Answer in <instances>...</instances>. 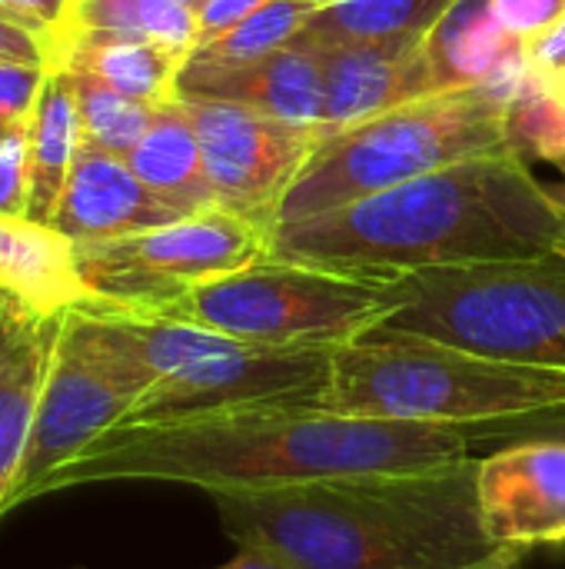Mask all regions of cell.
<instances>
[{"label":"cell","mask_w":565,"mask_h":569,"mask_svg":"<svg viewBox=\"0 0 565 569\" xmlns=\"http://www.w3.org/2000/svg\"><path fill=\"white\" fill-rule=\"evenodd\" d=\"M463 427L340 417L320 407H236L127 420L93 440L40 497L90 483H180L206 497L403 477L470 460Z\"/></svg>","instance_id":"obj_1"},{"label":"cell","mask_w":565,"mask_h":569,"mask_svg":"<svg viewBox=\"0 0 565 569\" xmlns=\"http://www.w3.org/2000/svg\"><path fill=\"white\" fill-rule=\"evenodd\" d=\"M565 213L519 150L473 157L340 210L273 227V257L413 277L446 267L526 260L559 250Z\"/></svg>","instance_id":"obj_2"},{"label":"cell","mask_w":565,"mask_h":569,"mask_svg":"<svg viewBox=\"0 0 565 569\" xmlns=\"http://www.w3.org/2000/svg\"><path fill=\"white\" fill-rule=\"evenodd\" d=\"M480 460L443 470L210 497L236 547H266L296 569H460L496 547L476 503Z\"/></svg>","instance_id":"obj_3"},{"label":"cell","mask_w":565,"mask_h":569,"mask_svg":"<svg viewBox=\"0 0 565 569\" xmlns=\"http://www.w3.org/2000/svg\"><path fill=\"white\" fill-rule=\"evenodd\" d=\"M73 310L97 343L140 380L143 397L130 420L236 407H320L330 377L333 350L323 347H263L186 320L103 303Z\"/></svg>","instance_id":"obj_4"},{"label":"cell","mask_w":565,"mask_h":569,"mask_svg":"<svg viewBox=\"0 0 565 569\" xmlns=\"http://www.w3.org/2000/svg\"><path fill=\"white\" fill-rule=\"evenodd\" d=\"M565 403V373L443 340L373 330L330 357L320 410L383 423L476 427Z\"/></svg>","instance_id":"obj_5"},{"label":"cell","mask_w":565,"mask_h":569,"mask_svg":"<svg viewBox=\"0 0 565 569\" xmlns=\"http://www.w3.org/2000/svg\"><path fill=\"white\" fill-rule=\"evenodd\" d=\"M509 100L470 87L383 110L326 133L280 203L276 227L320 217L473 157L509 153Z\"/></svg>","instance_id":"obj_6"},{"label":"cell","mask_w":565,"mask_h":569,"mask_svg":"<svg viewBox=\"0 0 565 569\" xmlns=\"http://www.w3.org/2000/svg\"><path fill=\"white\" fill-rule=\"evenodd\" d=\"M400 310L380 330L565 373V247L400 277Z\"/></svg>","instance_id":"obj_7"},{"label":"cell","mask_w":565,"mask_h":569,"mask_svg":"<svg viewBox=\"0 0 565 569\" xmlns=\"http://www.w3.org/2000/svg\"><path fill=\"white\" fill-rule=\"evenodd\" d=\"M400 277L343 273L266 257L210 280L153 317L186 320L263 347L336 350L400 310Z\"/></svg>","instance_id":"obj_8"},{"label":"cell","mask_w":565,"mask_h":569,"mask_svg":"<svg viewBox=\"0 0 565 569\" xmlns=\"http://www.w3.org/2000/svg\"><path fill=\"white\" fill-rule=\"evenodd\" d=\"M73 247L93 303L163 313L190 290L273 257V230L216 203L153 230Z\"/></svg>","instance_id":"obj_9"},{"label":"cell","mask_w":565,"mask_h":569,"mask_svg":"<svg viewBox=\"0 0 565 569\" xmlns=\"http://www.w3.org/2000/svg\"><path fill=\"white\" fill-rule=\"evenodd\" d=\"M140 397V380L97 343L77 310H67L7 513L40 500L43 483L107 430L130 420Z\"/></svg>","instance_id":"obj_10"},{"label":"cell","mask_w":565,"mask_h":569,"mask_svg":"<svg viewBox=\"0 0 565 569\" xmlns=\"http://www.w3.org/2000/svg\"><path fill=\"white\" fill-rule=\"evenodd\" d=\"M180 100L196 127L216 203L273 230L283 197L323 147L326 127L276 120L230 100Z\"/></svg>","instance_id":"obj_11"},{"label":"cell","mask_w":565,"mask_h":569,"mask_svg":"<svg viewBox=\"0 0 565 569\" xmlns=\"http://www.w3.org/2000/svg\"><path fill=\"white\" fill-rule=\"evenodd\" d=\"M476 503L496 550L565 547V440H519L483 457Z\"/></svg>","instance_id":"obj_12"},{"label":"cell","mask_w":565,"mask_h":569,"mask_svg":"<svg viewBox=\"0 0 565 569\" xmlns=\"http://www.w3.org/2000/svg\"><path fill=\"white\" fill-rule=\"evenodd\" d=\"M430 30L433 27H416L370 40L326 43V133L413 100L440 97L426 53Z\"/></svg>","instance_id":"obj_13"},{"label":"cell","mask_w":565,"mask_h":569,"mask_svg":"<svg viewBox=\"0 0 565 569\" xmlns=\"http://www.w3.org/2000/svg\"><path fill=\"white\" fill-rule=\"evenodd\" d=\"M180 97L230 100L276 120L323 127L326 113V43L310 30L290 47L243 67H183Z\"/></svg>","instance_id":"obj_14"},{"label":"cell","mask_w":565,"mask_h":569,"mask_svg":"<svg viewBox=\"0 0 565 569\" xmlns=\"http://www.w3.org/2000/svg\"><path fill=\"white\" fill-rule=\"evenodd\" d=\"M180 217L190 213L157 197L133 173L127 157L83 140L50 227L73 243H93L153 230Z\"/></svg>","instance_id":"obj_15"},{"label":"cell","mask_w":565,"mask_h":569,"mask_svg":"<svg viewBox=\"0 0 565 569\" xmlns=\"http://www.w3.org/2000/svg\"><path fill=\"white\" fill-rule=\"evenodd\" d=\"M63 317L37 313L0 293V520L20 477Z\"/></svg>","instance_id":"obj_16"},{"label":"cell","mask_w":565,"mask_h":569,"mask_svg":"<svg viewBox=\"0 0 565 569\" xmlns=\"http://www.w3.org/2000/svg\"><path fill=\"white\" fill-rule=\"evenodd\" d=\"M430 70L436 93H456L470 87H490L503 100L526 90V53L490 0H453L426 37Z\"/></svg>","instance_id":"obj_17"},{"label":"cell","mask_w":565,"mask_h":569,"mask_svg":"<svg viewBox=\"0 0 565 569\" xmlns=\"http://www.w3.org/2000/svg\"><path fill=\"white\" fill-rule=\"evenodd\" d=\"M0 293L37 313H67L93 303L77 270L70 237L27 217L0 213Z\"/></svg>","instance_id":"obj_18"},{"label":"cell","mask_w":565,"mask_h":569,"mask_svg":"<svg viewBox=\"0 0 565 569\" xmlns=\"http://www.w3.org/2000/svg\"><path fill=\"white\" fill-rule=\"evenodd\" d=\"M186 57L173 47L120 33H70L50 70L87 73L123 97L163 107L180 100V73Z\"/></svg>","instance_id":"obj_19"},{"label":"cell","mask_w":565,"mask_h":569,"mask_svg":"<svg viewBox=\"0 0 565 569\" xmlns=\"http://www.w3.org/2000/svg\"><path fill=\"white\" fill-rule=\"evenodd\" d=\"M30 200L27 220L53 223L60 193L73 170V160L83 143L80 107L67 70H47L40 97L30 113Z\"/></svg>","instance_id":"obj_20"},{"label":"cell","mask_w":565,"mask_h":569,"mask_svg":"<svg viewBox=\"0 0 565 569\" xmlns=\"http://www.w3.org/2000/svg\"><path fill=\"white\" fill-rule=\"evenodd\" d=\"M127 163L157 197L180 207L183 213L216 207V193H213L206 167H203L196 127H193L183 100L163 103L157 110L150 130L130 150Z\"/></svg>","instance_id":"obj_21"},{"label":"cell","mask_w":565,"mask_h":569,"mask_svg":"<svg viewBox=\"0 0 565 569\" xmlns=\"http://www.w3.org/2000/svg\"><path fill=\"white\" fill-rule=\"evenodd\" d=\"M120 33L157 40L163 47L180 50L183 57L196 47V10L180 0H70V17L60 43L70 33ZM57 43V50H60ZM53 50V57H57ZM50 57V63H53ZM50 70V67H47Z\"/></svg>","instance_id":"obj_22"},{"label":"cell","mask_w":565,"mask_h":569,"mask_svg":"<svg viewBox=\"0 0 565 569\" xmlns=\"http://www.w3.org/2000/svg\"><path fill=\"white\" fill-rule=\"evenodd\" d=\"M320 0H273L250 13L243 23L230 27L226 33L193 47L183 67L196 70H223V67H243L260 57H270L293 40H300L313 17L320 13Z\"/></svg>","instance_id":"obj_23"},{"label":"cell","mask_w":565,"mask_h":569,"mask_svg":"<svg viewBox=\"0 0 565 569\" xmlns=\"http://www.w3.org/2000/svg\"><path fill=\"white\" fill-rule=\"evenodd\" d=\"M453 0H336L320 7L310 33L323 43H350L400 30L433 27Z\"/></svg>","instance_id":"obj_24"},{"label":"cell","mask_w":565,"mask_h":569,"mask_svg":"<svg viewBox=\"0 0 565 569\" xmlns=\"http://www.w3.org/2000/svg\"><path fill=\"white\" fill-rule=\"evenodd\" d=\"M73 93H77V107H80V127H83V140L130 157V150L143 140V133L150 130L153 117L160 107L133 100L117 93L113 87L87 77V73H70Z\"/></svg>","instance_id":"obj_25"},{"label":"cell","mask_w":565,"mask_h":569,"mask_svg":"<svg viewBox=\"0 0 565 569\" xmlns=\"http://www.w3.org/2000/svg\"><path fill=\"white\" fill-rule=\"evenodd\" d=\"M509 137L526 160L556 163L565 157V93L549 97L526 83L509 107Z\"/></svg>","instance_id":"obj_26"},{"label":"cell","mask_w":565,"mask_h":569,"mask_svg":"<svg viewBox=\"0 0 565 569\" xmlns=\"http://www.w3.org/2000/svg\"><path fill=\"white\" fill-rule=\"evenodd\" d=\"M466 437L473 447H490V450H500L519 440H565V403L549 407V410H533L513 420L466 427Z\"/></svg>","instance_id":"obj_27"},{"label":"cell","mask_w":565,"mask_h":569,"mask_svg":"<svg viewBox=\"0 0 565 569\" xmlns=\"http://www.w3.org/2000/svg\"><path fill=\"white\" fill-rule=\"evenodd\" d=\"M27 123L10 127L0 140V213L3 217H27V200H30V130H27Z\"/></svg>","instance_id":"obj_28"},{"label":"cell","mask_w":565,"mask_h":569,"mask_svg":"<svg viewBox=\"0 0 565 569\" xmlns=\"http://www.w3.org/2000/svg\"><path fill=\"white\" fill-rule=\"evenodd\" d=\"M523 53H526L529 87H536L539 93H549V97L565 93V13L549 30L526 40Z\"/></svg>","instance_id":"obj_29"},{"label":"cell","mask_w":565,"mask_h":569,"mask_svg":"<svg viewBox=\"0 0 565 569\" xmlns=\"http://www.w3.org/2000/svg\"><path fill=\"white\" fill-rule=\"evenodd\" d=\"M43 77H47V67L40 63L0 60V123L3 127H17L30 120Z\"/></svg>","instance_id":"obj_30"},{"label":"cell","mask_w":565,"mask_h":569,"mask_svg":"<svg viewBox=\"0 0 565 569\" xmlns=\"http://www.w3.org/2000/svg\"><path fill=\"white\" fill-rule=\"evenodd\" d=\"M503 27L516 40H533L565 13V0H490Z\"/></svg>","instance_id":"obj_31"},{"label":"cell","mask_w":565,"mask_h":569,"mask_svg":"<svg viewBox=\"0 0 565 569\" xmlns=\"http://www.w3.org/2000/svg\"><path fill=\"white\" fill-rule=\"evenodd\" d=\"M266 3L273 0H203L196 7V47L243 23L250 13H256Z\"/></svg>","instance_id":"obj_32"},{"label":"cell","mask_w":565,"mask_h":569,"mask_svg":"<svg viewBox=\"0 0 565 569\" xmlns=\"http://www.w3.org/2000/svg\"><path fill=\"white\" fill-rule=\"evenodd\" d=\"M0 60L17 63H40L47 67V43L37 30L20 27L7 17H0Z\"/></svg>","instance_id":"obj_33"},{"label":"cell","mask_w":565,"mask_h":569,"mask_svg":"<svg viewBox=\"0 0 565 569\" xmlns=\"http://www.w3.org/2000/svg\"><path fill=\"white\" fill-rule=\"evenodd\" d=\"M20 7L43 27L47 33V57H53L63 30H67V17H70V0H20ZM50 67V60H47Z\"/></svg>","instance_id":"obj_34"},{"label":"cell","mask_w":565,"mask_h":569,"mask_svg":"<svg viewBox=\"0 0 565 569\" xmlns=\"http://www.w3.org/2000/svg\"><path fill=\"white\" fill-rule=\"evenodd\" d=\"M216 569H296L286 557H280L276 550H266V547H240L236 557L230 563Z\"/></svg>","instance_id":"obj_35"},{"label":"cell","mask_w":565,"mask_h":569,"mask_svg":"<svg viewBox=\"0 0 565 569\" xmlns=\"http://www.w3.org/2000/svg\"><path fill=\"white\" fill-rule=\"evenodd\" d=\"M523 557H526L523 550L500 547V550H493L490 557H483V560H476V563H466V567H460V569H516Z\"/></svg>","instance_id":"obj_36"},{"label":"cell","mask_w":565,"mask_h":569,"mask_svg":"<svg viewBox=\"0 0 565 569\" xmlns=\"http://www.w3.org/2000/svg\"><path fill=\"white\" fill-rule=\"evenodd\" d=\"M0 17H7V20H13V23H20V27H30V30H37L40 37H43V43H47V33H43V27L20 7V0H0ZM50 60V57H47Z\"/></svg>","instance_id":"obj_37"},{"label":"cell","mask_w":565,"mask_h":569,"mask_svg":"<svg viewBox=\"0 0 565 569\" xmlns=\"http://www.w3.org/2000/svg\"><path fill=\"white\" fill-rule=\"evenodd\" d=\"M553 167L559 170V180H556V183H546V193H549L553 207H556L559 213H565V157H559Z\"/></svg>","instance_id":"obj_38"},{"label":"cell","mask_w":565,"mask_h":569,"mask_svg":"<svg viewBox=\"0 0 565 569\" xmlns=\"http://www.w3.org/2000/svg\"><path fill=\"white\" fill-rule=\"evenodd\" d=\"M180 3H183V7H190V10H196V7H200L203 0H180Z\"/></svg>","instance_id":"obj_39"},{"label":"cell","mask_w":565,"mask_h":569,"mask_svg":"<svg viewBox=\"0 0 565 569\" xmlns=\"http://www.w3.org/2000/svg\"><path fill=\"white\" fill-rule=\"evenodd\" d=\"M7 130H10V127H3V123H0V140H3V133H7Z\"/></svg>","instance_id":"obj_40"},{"label":"cell","mask_w":565,"mask_h":569,"mask_svg":"<svg viewBox=\"0 0 565 569\" xmlns=\"http://www.w3.org/2000/svg\"><path fill=\"white\" fill-rule=\"evenodd\" d=\"M563 247H565V237H563Z\"/></svg>","instance_id":"obj_41"},{"label":"cell","mask_w":565,"mask_h":569,"mask_svg":"<svg viewBox=\"0 0 565 569\" xmlns=\"http://www.w3.org/2000/svg\"><path fill=\"white\" fill-rule=\"evenodd\" d=\"M70 569H80V567H70Z\"/></svg>","instance_id":"obj_42"}]
</instances>
